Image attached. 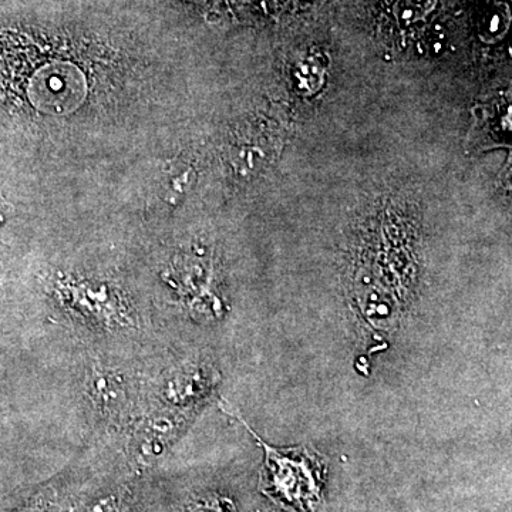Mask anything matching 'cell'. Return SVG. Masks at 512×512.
I'll list each match as a JSON object with an SVG mask.
<instances>
[{"instance_id": "obj_1", "label": "cell", "mask_w": 512, "mask_h": 512, "mask_svg": "<svg viewBox=\"0 0 512 512\" xmlns=\"http://www.w3.org/2000/svg\"><path fill=\"white\" fill-rule=\"evenodd\" d=\"M265 450L259 490L269 500L288 512H318L322 505L325 483V458L306 447L278 450L268 446L258 436Z\"/></svg>"}]
</instances>
